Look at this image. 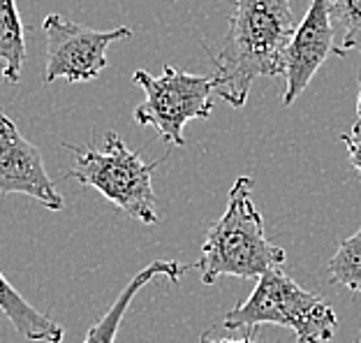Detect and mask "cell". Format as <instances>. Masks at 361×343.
Wrapping results in <instances>:
<instances>
[{"label": "cell", "mask_w": 361, "mask_h": 343, "mask_svg": "<svg viewBox=\"0 0 361 343\" xmlns=\"http://www.w3.org/2000/svg\"><path fill=\"white\" fill-rule=\"evenodd\" d=\"M252 179L239 176L229 191L227 209L204 236L200 260L202 283L213 285L223 276L257 279L274 267L287 263V253L267 236L264 220L250 198Z\"/></svg>", "instance_id": "obj_2"}, {"label": "cell", "mask_w": 361, "mask_h": 343, "mask_svg": "<svg viewBox=\"0 0 361 343\" xmlns=\"http://www.w3.org/2000/svg\"><path fill=\"white\" fill-rule=\"evenodd\" d=\"M133 81L144 91V100L133 114L135 121L139 126L155 128L160 140L174 146H185L183 128L188 121L209 119L213 112V77L165 65L160 77L135 70Z\"/></svg>", "instance_id": "obj_5"}, {"label": "cell", "mask_w": 361, "mask_h": 343, "mask_svg": "<svg viewBox=\"0 0 361 343\" xmlns=\"http://www.w3.org/2000/svg\"><path fill=\"white\" fill-rule=\"evenodd\" d=\"M0 61L5 63V81L16 84L26 61V32H23L16 0H0Z\"/></svg>", "instance_id": "obj_11"}, {"label": "cell", "mask_w": 361, "mask_h": 343, "mask_svg": "<svg viewBox=\"0 0 361 343\" xmlns=\"http://www.w3.org/2000/svg\"><path fill=\"white\" fill-rule=\"evenodd\" d=\"M0 311L12 323V327L19 332V337L28 341L61 343L65 337L61 325L51 320L47 313L37 311L28 299H23V295L5 279L3 272H0Z\"/></svg>", "instance_id": "obj_10"}, {"label": "cell", "mask_w": 361, "mask_h": 343, "mask_svg": "<svg viewBox=\"0 0 361 343\" xmlns=\"http://www.w3.org/2000/svg\"><path fill=\"white\" fill-rule=\"evenodd\" d=\"M334 283L345 285L348 290L361 295V230L341 241L338 251L326 265Z\"/></svg>", "instance_id": "obj_13"}, {"label": "cell", "mask_w": 361, "mask_h": 343, "mask_svg": "<svg viewBox=\"0 0 361 343\" xmlns=\"http://www.w3.org/2000/svg\"><path fill=\"white\" fill-rule=\"evenodd\" d=\"M355 343H361V337H359V339H357V341H355Z\"/></svg>", "instance_id": "obj_17"}, {"label": "cell", "mask_w": 361, "mask_h": 343, "mask_svg": "<svg viewBox=\"0 0 361 343\" xmlns=\"http://www.w3.org/2000/svg\"><path fill=\"white\" fill-rule=\"evenodd\" d=\"M334 42L336 30L329 0H313L306 16L294 28L285 52V107L297 102V97L306 91L315 72L322 68V63L329 59V54H334Z\"/></svg>", "instance_id": "obj_8"}, {"label": "cell", "mask_w": 361, "mask_h": 343, "mask_svg": "<svg viewBox=\"0 0 361 343\" xmlns=\"http://www.w3.org/2000/svg\"><path fill=\"white\" fill-rule=\"evenodd\" d=\"M334 30L338 32V44H334L336 56L348 52H361V0H329Z\"/></svg>", "instance_id": "obj_12"}, {"label": "cell", "mask_w": 361, "mask_h": 343, "mask_svg": "<svg viewBox=\"0 0 361 343\" xmlns=\"http://www.w3.org/2000/svg\"><path fill=\"white\" fill-rule=\"evenodd\" d=\"M0 193L28 195L51 211L65 207L63 195L44 169L42 153L5 112H0Z\"/></svg>", "instance_id": "obj_7"}, {"label": "cell", "mask_w": 361, "mask_h": 343, "mask_svg": "<svg viewBox=\"0 0 361 343\" xmlns=\"http://www.w3.org/2000/svg\"><path fill=\"white\" fill-rule=\"evenodd\" d=\"M341 142L348 146L350 162L355 165V169L361 174V121H357L355 128H352L350 133L341 135Z\"/></svg>", "instance_id": "obj_14"}, {"label": "cell", "mask_w": 361, "mask_h": 343, "mask_svg": "<svg viewBox=\"0 0 361 343\" xmlns=\"http://www.w3.org/2000/svg\"><path fill=\"white\" fill-rule=\"evenodd\" d=\"M262 325H281L294 332L297 343H329L338 315L324 297L303 290L281 267L257 276L255 290L225 315V330L255 332Z\"/></svg>", "instance_id": "obj_3"}, {"label": "cell", "mask_w": 361, "mask_h": 343, "mask_svg": "<svg viewBox=\"0 0 361 343\" xmlns=\"http://www.w3.org/2000/svg\"><path fill=\"white\" fill-rule=\"evenodd\" d=\"M357 84H359V97H357V116L361 121V65H359V70H357Z\"/></svg>", "instance_id": "obj_16"}, {"label": "cell", "mask_w": 361, "mask_h": 343, "mask_svg": "<svg viewBox=\"0 0 361 343\" xmlns=\"http://www.w3.org/2000/svg\"><path fill=\"white\" fill-rule=\"evenodd\" d=\"M200 343H257V341L252 339V332H245L243 339H211L209 334H204Z\"/></svg>", "instance_id": "obj_15"}, {"label": "cell", "mask_w": 361, "mask_h": 343, "mask_svg": "<svg viewBox=\"0 0 361 343\" xmlns=\"http://www.w3.org/2000/svg\"><path fill=\"white\" fill-rule=\"evenodd\" d=\"M195 265H180L176 260H155L149 267H144L133 281L126 285V290L121 292L118 299L114 301L100 320H97L93 327H88L84 343H116V334L121 330V323L126 320V313L133 299L137 297V292L158 279H167L171 283H180V276L188 274Z\"/></svg>", "instance_id": "obj_9"}, {"label": "cell", "mask_w": 361, "mask_h": 343, "mask_svg": "<svg viewBox=\"0 0 361 343\" xmlns=\"http://www.w3.org/2000/svg\"><path fill=\"white\" fill-rule=\"evenodd\" d=\"M47 37V65L44 81L54 84L56 79L93 81L106 68V49L118 40H130V28L93 30L61 14H49L42 23Z\"/></svg>", "instance_id": "obj_6"}, {"label": "cell", "mask_w": 361, "mask_h": 343, "mask_svg": "<svg viewBox=\"0 0 361 343\" xmlns=\"http://www.w3.org/2000/svg\"><path fill=\"white\" fill-rule=\"evenodd\" d=\"M297 28L292 0H232L229 30L213 56V93L243 107L257 77L285 75V52Z\"/></svg>", "instance_id": "obj_1"}, {"label": "cell", "mask_w": 361, "mask_h": 343, "mask_svg": "<svg viewBox=\"0 0 361 343\" xmlns=\"http://www.w3.org/2000/svg\"><path fill=\"white\" fill-rule=\"evenodd\" d=\"M65 149H70L75 158L68 176L77 179L81 186L95 188L114 207L139 223H158L151 176L153 169L162 165V160L144 162V158L137 151H130L116 133H106L100 149L90 144H65Z\"/></svg>", "instance_id": "obj_4"}, {"label": "cell", "mask_w": 361, "mask_h": 343, "mask_svg": "<svg viewBox=\"0 0 361 343\" xmlns=\"http://www.w3.org/2000/svg\"><path fill=\"white\" fill-rule=\"evenodd\" d=\"M359 337H361V332H359Z\"/></svg>", "instance_id": "obj_18"}]
</instances>
